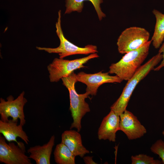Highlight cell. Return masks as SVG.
<instances>
[{"instance_id": "cell-1", "label": "cell", "mask_w": 164, "mask_h": 164, "mask_svg": "<svg viewBox=\"0 0 164 164\" xmlns=\"http://www.w3.org/2000/svg\"><path fill=\"white\" fill-rule=\"evenodd\" d=\"M152 40L136 50L126 53L117 62L111 64L108 72L114 74L122 81H128L134 75L148 56Z\"/></svg>"}, {"instance_id": "cell-2", "label": "cell", "mask_w": 164, "mask_h": 164, "mask_svg": "<svg viewBox=\"0 0 164 164\" xmlns=\"http://www.w3.org/2000/svg\"><path fill=\"white\" fill-rule=\"evenodd\" d=\"M162 55L158 53L137 70L126 84L119 97L110 107L111 110L120 115L126 110L131 97L138 83L154 70L162 60Z\"/></svg>"}, {"instance_id": "cell-3", "label": "cell", "mask_w": 164, "mask_h": 164, "mask_svg": "<svg viewBox=\"0 0 164 164\" xmlns=\"http://www.w3.org/2000/svg\"><path fill=\"white\" fill-rule=\"evenodd\" d=\"M61 80L63 84L67 89L69 93L70 110L73 119L70 129L75 128L79 132L81 128L82 119L87 113L90 111L89 105L85 101L89 95L86 92L83 94L77 93L75 86L77 81L76 74L74 72Z\"/></svg>"}, {"instance_id": "cell-4", "label": "cell", "mask_w": 164, "mask_h": 164, "mask_svg": "<svg viewBox=\"0 0 164 164\" xmlns=\"http://www.w3.org/2000/svg\"><path fill=\"white\" fill-rule=\"evenodd\" d=\"M58 17L56 23V33L60 41L59 46L54 48L36 46V48L40 50L44 51L49 53H58L59 58H64L76 54L87 55L97 53V47L95 45H87L84 47H81L70 42L64 36L61 26V10L58 12Z\"/></svg>"}, {"instance_id": "cell-5", "label": "cell", "mask_w": 164, "mask_h": 164, "mask_svg": "<svg viewBox=\"0 0 164 164\" xmlns=\"http://www.w3.org/2000/svg\"><path fill=\"white\" fill-rule=\"evenodd\" d=\"M99 57L97 53H95L72 60L55 58L47 67L50 80L51 82H57L62 78L69 76L74 71L84 67V65L90 60Z\"/></svg>"}, {"instance_id": "cell-6", "label": "cell", "mask_w": 164, "mask_h": 164, "mask_svg": "<svg viewBox=\"0 0 164 164\" xmlns=\"http://www.w3.org/2000/svg\"><path fill=\"white\" fill-rule=\"evenodd\" d=\"M149 32L138 27L126 28L121 33L117 42L118 52L122 54L138 49L149 40Z\"/></svg>"}, {"instance_id": "cell-7", "label": "cell", "mask_w": 164, "mask_h": 164, "mask_svg": "<svg viewBox=\"0 0 164 164\" xmlns=\"http://www.w3.org/2000/svg\"><path fill=\"white\" fill-rule=\"evenodd\" d=\"M25 92L22 91L15 99L10 95L7 98V101L2 98L0 99V114L1 119L4 122H7L9 118L17 122L20 120L19 124L23 126L25 124L26 120L24 112V107L27 102L24 97Z\"/></svg>"}, {"instance_id": "cell-8", "label": "cell", "mask_w": 164, "mask_h": 164, "mask_svg": "<svg viewBox=\"0 0 164 164\" xmlns=\"http://www.w3.org/2000/svg\"><path fill=\"white\" fill-rule=\"evenodd\" d=\"M0 135V162L5 164H32L29 157L26 154V147L22 142L15 145L7 143L5 137Z\"/></svg>"}, {"instance_id": "cell-9", "label": "cell", "mask_w": 164, "mask_h": 164, "mask_svg": "<svg viewBox=\"0 0 164 164\" xmlns=\"http://www.w3.org/2000/svg\"><path fill=\"white\" fill-rule=\"evenodd\" d=\"M109 73L100 71L95 73H87L80 72L76 74V78L79 81L87 86L86 91L89 94L96 95L99 87L106 83H121L122 81L116 75L111 76Z\"/></svg>"}, {"instance_id": "cell-10", "label": "cell", "mask_w": 164, "mask_h": 164, "mask_svg": "<svg viewBox=\"0 0 164 164\" xmlns=\"http://www.w3.org/2000/svg\"><path fill=\"white\" fill-rule=\"evenodd\" d=\"M120 130L126 135L130 140L143 136L146 133V129L130 111L126 110L120 115Z\"/></svg>"}, {"instance_id": "cell-11", "label": "cell", "mask_w": 164, "mask_h": 164, "mask_svg": "<svg viewBox=\"0 0 164 164\" xmlns=\"http://www.w3.org/2000/svg\"><path fill=\"white\" fill-rule=\"evenodd\" d=\"M120 116L111 110L109 114L103 118L98 128V139L115 142L116 133L120 130Z\"/></svg>"}, {"instance_id": "cell-12", "label": "cell", "mask_w": 164, "mask_h": 164, "mask_svg": "<svg viewBox=\"0 0 164 164\" xmlns=\"http://www.w3.org/2000/svg\"><path fill=\"white\" fill-rule=\"evenodd\" d=\"M23 126L18 125L17 122L9 119L7 122L0 120V133L9 142H15L18 143L17 137L21 138L26 144L29 142L28 136L23 130Z\"/></svg>"}, {"instance_id": "cell-13", "label": "cell", "mask_w": 164, "mask_h": 164, "mask_svg": "<svg viewBox=\"0 0 164 164\" xmlns=\"http://www.w3.org/2000/svg\"><path fill=\"white\" fill-rule=\"evenodd\" d=\"M61 142L66 145L75 156L83 158L90 152L83 145L81 135L77 131L70 130L64 131L61 135Z\"/></svg>"}, {"instance_id": "cell-14", "label": "cell", "mask_w": 164, "mask_h": 164, "mask_svg": "<svg viewBox=\"0 0 164 164\" xmlns=\"http://www.w3.org/2000/svg\"><path fill=\"white\" fill-rule=\"evenodd\" d=\"M55 142V136L53 135L49 141L43 145L30 147L27 150L29 158L34 160L36 164H50V157Z\"/></svg>"}, {"instance_id": "cell-15", "label": "cell", "mask_w": 164, "mask_h": 164, "mask_svg": "<svg viewBox=\"0 0 164 164\" xmlns=\"http://www.w3.org/2000/svg\"><path fill=\"white\" fill-rule=\"evenodd\" d=\"M86 1H90L92 3L100 21L106 17V15L102 12L101 7V4L103 2V0H65V14L75 12H81L84 7V2Z\"/></svg>"}, {"instance_id": "cell-16", "label": "cell", "mask_w": 164, "mask_h": 164, "mask_svg": "<svg viewBox=\"0 0 164 164\" xmlns=\"http://www.w3.org/2000/svg\"><path fill=\"white\" fill-rule=\"evenodd\" d=\"M152 13L156 18V23L151 40L154 48L158 49L164 39V14L155 9Z\"/></svg>"}, {"instance_id": "cell-17", "label": "cell", "mask_w": 164, "mask_h": 164, "mask_svg": "<svg viewBox=\"0 0 164 164\" xmlns=\"http://www.w3.org/2000/svg\"><path fill=\"white\" fill-rule=\"evenodd\" d=\"M53 154L55 161L57 164H75L76 156L62 142L56 145Z\"/></svg>"}, {"instance_id": "cell-18", "label": "cell", "mask_w": 164, "mask_h": 164, "mask_svg": "<svg viewBox=\"0 0 164 164\" xmlns=\"http://www.w3.org/2000/svg\"><path fill=\"white\" fill-rule=\"evenodd\" d=\"M132 164H161L162 161L155 160L153 157L146 155L139 154L131 157Z\"/></svg>"}, {"instance_id": "cell-19", "label": "cell", "mask_w": 164, "mask_h": 164, "mask_svg": "<svg viewBox=\"0 0 164 164\" xmlns=\"http://www.w3.org/2000/svg\"><path fill=\"white\" fill-rule=\"evenodd\" d=\"M150 150L159 156L162 159V163L164 164V142L161 139L157 140L152 145Z\"/></svg>"}, {"instance_id": "cell-20", "label": "cell", "mask_w": 164, "mask_h": 164, "mask_svg": "<svg viewBox=\"0 0 164 164\" xmlns=\"http://www.w3.org/2000/svg\"><path fill=\"white\" fill-rule=\"evenodd\" d=\"M158 53L162 54V59L160 64L158 67L154 69V70L155 71H159L162 67H164V42L160 47Z\"/></svg>"}, {"instance_id": "cell-21", "label": "cell", "mask_w": 164, "mask_h": 164, "mask_svg": "<svg viewBox=\"0 0 164 164\" xmlns=\"http://www.w3.org/2000/svg\"><path fill=\"white\" fill-rule=\"evenodd\" d=\"M83 158L84 162L86 164H97L92 159L93 157L87 156Z\"/></svg>"}, {"instance_id": "cell-22", "label": "cell", "mask_w": 164, "mask_h": 164, "mask_svg": "<svg viewBox=\"0 0 164 164\" xmlns=\"http://www.w3.org/2000/svg\"><path fill=\"white\" fill-rule=\"evenodd\" d=\"M162 134L164 137V130L162 132Z\"/></svg>"}]
</instances>
